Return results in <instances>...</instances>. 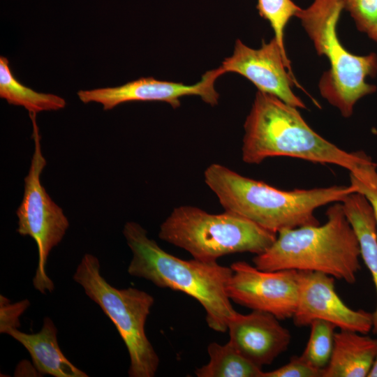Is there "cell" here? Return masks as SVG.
<instances>
[{"label":"cell","mask_w":377,"mask_h":377,"mask_svg":"<svg viewBox=\"0 0 377 377\" xmlns=\"http://www.w3.org/2000/svg\"><path fill=\"white\" fill-rule=\"evenodd\" d=\"M204 179L225 211L276 235L287 229L320 224L315 216L316 209L341 202L354 192L350 185L281 190L219 163L206 168Z\"/></svg>","instance_id":"obj_1"},{"label":"cell","mask_w":377,"mask_h":377,"mask_svg":"<svg viewBox=\"0 0 377 377\" xmlns=\"http://www.w3.org/2000/svg\"><path fill=\"white\" fill-rule=\"evenodd\" d=\"M123 235L133 254L127 269L130 275L150 281L160 288L186 293L202 306L211 329L219 332L228 330L229 320L237 312L227 294L232 273L230 267L217 262L179 258L161 248L134 221L125 223Z\"/></svg>","instance_id":"obj_2"},{"label":"cell","mask_w":377,"mask_h":377,"mask_svg":"<svg viewBox=\"0 0 377 377\" xmlns=\"http://www.w3.org/2000/svg\"><path fill=\"white\" fill-rule=\"evenodd\" d=\"M244 129L242 158L249 164L287 156L336 165L350 172L366 156L362 151L348 152L338 147L313 131L297 108L260 91L256 94Z\"/></svg>","instance_id":"obj_3"},{"label":"cell","mask_w":377,"mask_h":377,"mask_svg":"<svg viewBox=\"0 0 377 377\" xmlns=\"http://www.w3.org/2000/svg\"><path fill=\"white\" fill-rule=\"evenodd\" d=\"M323 224L277 233L272 245L253 258L262 270L294 269L324 273L352 284L361 269L357 237L342 204L334 202Z\"/></svg>","instance_id":"obj_4"},{"label":"cell","mask_w":377,"mask_h":377,"mask_svg":"<svg viewBox=\"0 0 377 377\" xmlns=\"http://www.w3.org/2000/svg\"><path fill=\"white\" fill-rule=\"evenodd\" d=\"M343 9V0H313L306 8H301L296 17L318 54L325 55L330 65L319 82L321 95L343 117H349L355 103L376 90V87L367 83L366 79L377 74V55H355L342 46L337 27Z\"/></svg>","instance_id":"obj_5"},{"label":"cell","mask_w":377,"mask_h":377,"mask_svg":"<svg viewBox=\"0 0 377 377\" xmlns=\"http://www.w3.org/2000/svg\"><path fill=\"white\" fill-rule=\"evenodd\" d=\"M158 237L203 262L226 255L267 250L276 234L236 214H209L197 207H175L161 224Z\"/></svg>","instance_id":"obj_6"},{"label":"cell","mask_w":377,"mask_h":377,"mask_svg":"<svg viewBox=\"0 0 377 377\" xmlns=\"http://www.w3.org/2000/svg\"><path fill=\"white\" fill-rule=\"evenodd\" d=\"M99 260L86 253L73 274V280L112 320L130 357V377H153L160 360L145 333V323L154 298L134 288L118 289L101 275Z\"/></svg>","instance_id":"obj_7"},{"label":"cell","mask_w":377,"mask_h":377,"mask_svg":"<svg viewBox=\"0 0 377 377\" xmlns=\"http://www.w3.org/2000/svg\"><path fill=\"white\" fill-rule=\"evenodd\" d=\"M29 114L33 126L34 149L29 170L24 177L23 198L16 211L17 232L22 236L31 237L36 244L38 261L33 284L37 290L45 293L52 292L54 288L45 270L48 256L62 240L69 222L63 209L50 198L40 182L47 161L42 151L36 114Z\"/></svg>","instance_id":"obj_8"},{"label":"cell","mask_w":377,"mask_h":377,"mask_svg":"<svg viewBox=\"0 0 377 377\" xmlns=\"http://www.w3.org/2000/svg\"><path fill=\"white\" fill-rule=\"evenodd\" d=\"M230 268L227 294L231 301L279 320L293 318L299 297L298 271L262 270L245 261L233 263Z\"/></svg>","instance_id":"obj_9"},{"label":"cell","mask_w":377,"mask_h":377,"mask_svg":"<svg viewBox=\"0 0 377 377\" xmlns=\"http://www.w3.org/2000/svg\"><path fill=\"white\" fill-rule=\"evenodd\" d=\"M224 73H236L247 78L258 91L276 96L297 108H306L304 103L293 91L294 84L300 86L292 72L290 62L281 51L276 39L253 49L239 39L235 42L232 56L220 66Z\"/></svg>","instance_id":"obj_10"},{"label":"cell","mask_w":377,"mask_h":377,"mask_svg":"<svg viewBox=\"0 0 377 377\" xmlns=\"http://www.w3.org/2000/svg\"><path fill=\"white\" fill-rule=\"evenodd\" d=\"M224 72L219 66L207 71L197 83L186 85L182 82L158 80L154 77H141L114 87L81 90L77 93L84 103H98L104 110H110L119 104L129 101H163L173 108L180 106V98L198 96L210 105L218 103L219 95L214 84Z\"/></svg>","instance_id":"obj_11"},{"label":"cell","mask_w":377,"mask_h":377,"mask_svg":"<svg viewBox=\"0 0 377 377\" xmlns=\"http://www.w3.org/2000/svg\"><path fill=\"white\" fill-rule=\"evenodd\" d=\"M298 272L299 297L293 317L295 325L309 326L315 320H323L341 330L367 334L372 330V313L348 306L335 290L334 277L317 272Z\"/></svg>","instance_id":"obj_12"},{"label":"cell","mask_w":377,"mask_h":377,"mask_svg":"<svg viewBox=\"0 0 377 377\" xmlns=\"http://www.w3.org/2000/svg\"><path fill=\"white\" fill-rule=\"evenodd\" d=\"M279 320L265 311L237 312L228 324V342L246 359L263 368L272 364L290 343V332Z\"/></svg>","instance_id":"obj_13"},{"label":"cell","mask_w":377,"mask_h":377,"mask_svg":"<svg viewBox=\"0 0 377 377\" xmlns=\"http://www.w3.org/2000/svg\"><path fill=\"white\" fill-rule=\"evenodd\" d=\"M6 334L27 350L34 366L40 374L54 377L88 376L63 354L57 341V329L49 317L43 319L42 328L37 333L27 334L13 328Z\"/></svg>","instance_id":"obj_14"},{"label":"cell","mask_w":377,"mask_h":377,"mask_svg":"<svg viewBox=\"0 0 377 377\" xmlns=\"http://www.w3.org/2000/svg\"><path fill=\"white\" fill-rule=\"evenodd\" d=\"M377 356V339L354 331L335 332L323 377H367Z\"/></svg>","instance_id":"obj_15"},{"label":"cell","mask_w":377,"mask_h":377,"mask_svg":"<svg viewBox=\"0 0 377 377\" xmlns=\"http://www.w3.org/2000/svg\"><path fill=\"white\" fill-rule=\"evenodd\" d=\"M357 237L360 257L368 268L377 295V228L372 209L365 197L357 192L341 202ZM373 315L372 332L377 336V303Z\"/></svg>","instance_id":"obj_16"},{"label":"cell","mask_w":377,"mask_h":377,"mask_svg":"<svg viewBox=\"0 0 377 377\" xmlns=\"http://www.w3.org/2000/svg\"><path fill=\"white\" fill-rule=\"evenodd\" d=\"M0 97L8 103L22 106L29 114L56 111L66 106V101L55 94L37 92L22 84L13 74L8 59L0 57Z\"/></svg>","instance_id":"obj_17"},{"label":"cell","mask_w":377,"mask_h":377,"mask_svg":"<svg viewBox=\"0 0 377 377\" xmlns=\"http://www.w3.org/2000/svg\"><path fill=\"white\" fill-rule=\"evenodd\" d=\"M209 360L195 370L198 377H263L262 368L246 359L229 342H212L207 347Z\"/></svg>","instance_id":"obj_18"},{"label":"cell","mask_w":377,"mask_h":377,"mask_svg":"<svg viewBox=\"0 0 377 377\" xmlns=\"http://www.w3.org/2000/svg\"><path fill=\"white\" fill-rule=\"evenodd\" d=\"M309 327V338L300 356L313 367L324 370L332 356L337 327L323 320H315Z\"/></svg>","instance_id":"obj_19"},{"label":"cell","mask_w":377,"mask_h":377,"mask_svg":"<svg viewBox=\"0 0 377 377\" xmlns=\"http://www.w3.org/2000/svg\"><path fill=\"white\" fill-rule=\"evenodd\" d=\"M260 15L267 20L274 32V38L283 53L287 56L284 45V31L292 17L297 15L300 7L292 0H258Z\"/></svg>","instance_id":"obj_20"},{"label":"cell","mask_w":377,"mask_h":377,"mask_svg":"<svg viewBox=\"0 0 377 377\" xmlns=\"http://www.w3.org/2000/svg\"><path fill=\"white\" fill-rule=\"evenodd\" d=\"M349 174L350 186L354 192L363 195L369 203L377 228V164L366 154Z\"/></svg>","instance_id":"obj_21"},{"label":"cell","mask_w":377,"mask_h":377,"mask_svg":"<svg viewBox=\"0 0 377 377\" xmlns=\"http://www.w3.org/2000/svg\"><path fill=\"white\" fill-rule=\"evenodd\" d=\"M359 31L367 33L377 24V0H343Z\"/></svg>","instance_id":"obj_22"},{"label":"cell","mask_w":377,"mask_h":377,"mask_svg":"<svg viewBox=\"0 0 377 377\" xmlns=\"http://www.w3.org/2000/svg\"><path fill=\"white\" fill-rule=\"evenodd\" d=\"M324 370L317 369L301 356H293L288 363L263 373V377H323Z\"/></svg>","instance_id":"obj_23"},{"label":"cell","mask_w":377,"mask_h":377,"mask_svg":"<svg viewBox=\"0 0 377 377\" xmlns=\"http://www.w3.org/2000/svg\"><path fill=\"white\" fill-rule=\"evenodd\" d=\"M0 332L6 333L8 330L20 326V316L28 308L30 303L27 300L10 304L5 296L0 297Z\"/></svg>","instance_id":"obj_24"},{"label":"cell","mask_w":377,"mask_h":377,"mask_svg":"<svg viewBox=\"0 0 377 377\" xmlns=\"http://www.w3.org/2000/svg\"><path fill=\"white\" fill-rule=\"evenodd\" d=\"M370 38L377 43V24L371 28L367 33Z\"/></svg>","instance_id":"obj_25"},{"label":"cell","mask_w":377,"mask_h":377,"mask_svg":"<svg viewBox=\"0 0 377 377\" xmlns=\"http://www.w3.org/2000/svg\"><path fill=\"white\" fill-rule=\"evenodd\" d=\"M367 377H377V356Z\"/></svg>","instance_id":"obj_26"}]
</instances>
